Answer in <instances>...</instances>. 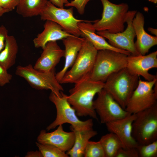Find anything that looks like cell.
Segmentation results:
<instances>
[{
  "label": "cell",
  "instance_id": "1",
  "mask_svg": "<svg viewBox=\"0 0 157 157\" xmlns=\"http://www.w3.org/2000/svg\"><path fill=\"white\" fill-rule=\"evenodd\" d=\"M104 82L95 81L86 77L75 83L67 95V100L79 117L89 116L98 120L93 107L94 98L103 88Z\"/></svg>",
  "mask_w": 157,
  "mask_h": 157
},
{
  "label": "cell",
  "instance_id": "2",
  "mask_svg": "<svg viewBox=\"0 0 157 157\" xmlns=\"http://www.w3.org/2000/svg\"><path fill=\"white\" fill-rule=\"evenodd\" d=\"M139 77L126 67L110 76L104 82L103 89L125 109L138 85Z\"/></svg>",
  "mask_w": 157,
  "mask_h": 157
},
{
  "label": "cell",
  "instance_id": "3",
  "mask_svg": "<svg viewBox=\"0 0 157 157\" xmlns=\"http://www.w3.org/2000/svg\"><path fill=\"white\" fill-rule=\"evenodd\" d=\"M58 96L51 92L49 96L50 100L55 105L56 110L55 119L46 128L49 131L57 126L65 123L71 125L70 128L78 131H83L93 128L92 119L83 121L78 117L75 110L68 101L67 95L61 92Z\"/></svg>",
  "mask_w": 157,
  "mask_h": 157
},
{
  "label": "cell",
  "instance_id": "4",
  "mask_svg": "<svg viewBox=\"0 0 157 157\" xmlns=\"http://www.w3.org/2000/svg\"><path fill=\"white\" fill-rule=\"evenodd\" d=\"M128 56L110 50L98 51L89 78L92 81L104 83L111 75L126 67Z\"/></svg>",
  "mask_w": 157,
  "mask_h": 157
},
{
  "label": "cell",
  "instance_id": "5",
  "mask_svg": "<svg viewBox=\"0 0 157 157\" xmlns=\"http://www.w3.org/2000/svg\"><path fill=\"white\" fill-rule=\"evenodd\" d=\"M84 38L81 47L71 69L65 73L61 83H75L89 77L93 68L98 51Z\"/></svg>",
  "mask_w": 157,
  "mask_h": 157
},
{
  "label": "cell",
  "instance_id": "6",
  "mask_svg": "<svg viewBox=\"0 0 157 157\" xmlns=\"http://www.w3.org/2000/svg\"><path fill=\"white\" fill-rule=\"evenodd\" d=\"M103 6L101 18L94 21L93 28L97 31H107L115 33L124 30L129 7L127 4H115L108 0H100Z\"/></svg>",
  "mask_w": 157,
  "mask_h": 157
},
{
  "label": "cell",
  "instance_id": "7",
  "mask_svg": "<svg viewBox=\"0 0 157 157\" xmlns=\"http://www.w3.org/2000/svg\"><path fill=\"white\" fill-rule=\"evenodd\" d=\"M136 114L132 125V135L138 144L157 140V103Z\"/></svg>",
  "mask_w": 157,
  "mask_h": 157
},
{
  "label": "cell",
  "instance_id": "8",
  "mask_svg": "<svg viewBox=\"0 0 157 157\" xmlns=\"http://www.w3.org/2000/svg\"><path fill=\"white\" fill-rule=\"evenodd\" d=\"M15 74L25 79L33 88L39 90H50L56 95L60 96L63 88L56 77L54 70L49 72L38 70L30 64L18 66Z\"/></svg>",
  "mask_w": 157,
  "mask_h": 157
},
{
  "label": "cell",
  "instance_id": "9",
  "mask_svg": "<svg viewBox=\"0 0 157 157\" xmlns=\"http://www.w3.org/2000/svg\"><path fill=\"white\" fill-rule=\"evenodd\" d=\"M40 15L41 20L54 22L66 32L78 37L80 36L78 24L86 21L74 17L73 7L67 9L58 7L49 1H48Z\"/></svg>",
  "mask_w": 157,
  "mask_h": 157
},
{
  "label": "cell",
  "instance_id": "10",
  "mask_svg": "<svg viewBox=\"0 0 157 157\" xmlns=\"http://www.w3.org/2000/svg\"><path fill=\"white\" fill-rule=\"evenodd\" d=\"M157 78L151 81H143L139 77L138 85L130 98L125 110L136 114L157 103V94L154 87Z\"/></svg>",
  "mask_w": 157,
  "mask_h": 157
},
{
  "label": "cell",
  "instance_id": "11",
  "mask_svg": "<svg viewBox=\"0 0 157 157\" xmlns=\"http://www.w3.org/2000/svg\"><path fill=\"white\" fill-rule=\"evenodd\" d=\"M97 94V98L93 101V107L101 123L106 124L122 119L130 113L104 89Z\"/></svg>",
  "mask_w": 157,
  "mask_h": 157
},
{
  "label": "cell",
  "instance_id": "12",
  "mask_svg": "<svg viewBox=\"0 0 157 157\" xmlns=\"http://www.w3.org/2000/svg\"><path fill=\"white\" fill-rule=\"evenodd\" d=\"M137 12L135 10L128 11L125 21L127 26L123 31L115 33L106 31H99L97 34L108 39V43L113 46L129 51L131 55H139L135 46L134 39L136 35L132 24L133 20Z\"/></svg>",
  "mask_w": 157,
  "mask_h": 157
},
{
  "label": "cell",
  "instance_id": "13",
  "mask_svg": "<svg viewBox=\"0 0 157 157\" xmlns=\"http://www.w3.org/2000/svg\"><path fill=\"white\" fill-rule=\"evenodd\" d=\"M157 67V51L147 55L128 56L126 68L132 74L143 77L146 81H151L157 75L149 72L151 69Z\"/></svg>",
  "mask_w": 157,
  "mask_h": 157
},
{
  "label": "cell",
  "instance_id": "14",
  "mask_svg": "<svg viewBox=\"0 0 157 157\" xmlns=\"http://www.w3.org/2000/svg\"><path fill=\"white\" fill-rule=\"evenodd\" d=\"M74 140V132L72 131H65L62 125L58 126L56 129L51 132L42 130L37 138V142L53 146L64 152L72 148Z\"/></svg>",
  "mask_w": 157,
  "mask_h": 157
},
{
  "label": "cell",
  "instance_id": "15",
  "mask_svg": "<svg viewBox=\"0 0 157 157\" xmlns=\"http://www.w3.org/2000/svg\"><path fill=\"white\" fill-rule=\"evenodd\" d=\"M135 117V114L129 113L123 118L105 124L108 131L120 139L124 148H136L138 144L132 133V123Z\"/></svg>",
  "mask_w": 157,
  "mask_h": 157
},
{
  "label": "cell",
  "instance_id": "16",
  "mask_svg": "<svg viewBox=\"0 0 157 157\" xmlns=\"http://www.w3.org/2000/svg\"><path fill=\"white\" fill-rule=\"evenodd\" d=\"M42 49L43 51L34 68L43 72L54 70L61 58L64 56V50L60 48L56 41L48 42Z\"/></svg>",
  "mask_w": 157,
  "mask_h": 157
},
{
  "label": "cell",
  "instance_id": "17",
  "mask_svg": "<svg viewBox=\"0 0 157 157\" xmlns=\"http://www.w3.org/2000/svg\"><path fill=\"white\" fill-rule=\"evenodd\" d=\"M144 17L140 12H137L132 21L137 40L135 46L139 55H145L152 47L157 44V37L151 35L144 28Z\"/></svg>",
  "mask_w": 157,
  "mask_h": 157
},
{
  "label": "cell",
  "instance_id": "18",
  "mask_svg": "<svg viewBox=\"0 0 157 157\" xmlns=\"http://www.w3.org/2000/svg\"><path fill=\"white\" fill-rule=\"evenodd\" d=\"M78 26L80 36L90 42L97 51L108 49L124 53L128 56L131 54L129 51L113 46L108 42L104 37L96 34V31L90 21L86 20L79 22Z\"/></svg>",
  "mask_w": 157,
  "mask_h": 157
},
{
  "label": "cell",
  "instance_id": "19",
  "mask_svg": "<svg viewBox=\"0 0 157 157\" xmlns=\"http://www.w3.org/2000/svg\"><path fill=\"white\" fill-rule=\"evenodd\" d=\"M84 38L70 36L62 40L65 47L64 57L65 62L63 69L56 74V77L60 83L69 68L72 66L81 47Z\"/></svg>",
  "mask_w": 157,
  "mask_h": 157
},
{
  "label": "cell",
  "instance_id": "20",
  "mask_svg": "<svg viewBox=\"0 0 157 157\" xmlns=\"http://www.w3.org/2000/svg\"><path fill=\"white\" fill-rule=\"evenodd\" d=\"M44 29L33 40L35 47L43 49L48 42L57 41L67 37L73 36L64 31L61 26L56 22L46 20L44 25Z\"/></svg>",
  "mask_w": 157,
  "mask_h": 157
},
{
  "label": "cell",
  "instance_id": "21",
  "mask_svg": "<svg viewBox=\"0 0 157 157\" xmlns=\"http://www.w3.org/2000/svg\"><path fill=\"white\" fill-rule=\"evenodd\" d=\"M74 133V145L66 154L71 157L83 156L84 151L89 140L97 134V131L92 129L86 131H78L70 128Z\"/></svg>",
  "mask_w": 157,
  "mask_h": 157
},
{
  "label": "cell",
  "instance_id": "22",
  "mask_svg": "<svg viewBox=\"0 0 157 157\" xmlns=\"http://www.w3.org/2000/svg\"><path fill=\"white\" fill-rule=\"evenodd\" d=\"M18 47L13 35H8L6 39L3 49L0 53V64L8 70L16 63Z\"/></svg>",
  "mask_w": 157,
  "mask_h": 157
},
{
  "label": "cell",
  "instance_id": "23",
  "mask_svg": "<svg viewBox=\"0 0 157 157\" xmlns=\"http://www.w3.org/2000/svg\"><path fill=\"white\" fill-rule=\"evenodd\" d=\"M48 0H20L16 7L17 14L24 17L40 15Z\"/></svg>",
  "mask_w": 157,
  "mask_h": 157
},
{
  "label": "cell",
  "instance_id": "24",
  "mask_svg": "<svg viewBox=\"0 0 157 157\" xmlns=\"http://www.w3.org/2000/svg\"><path fill=\"white\" fill-rule=\"evenodd\" d=\"M99 141L103 148L105 157H115L119 150L124 148L120 139L112 133L103 135Z\"/></svg>",
  "mask_w": 157,
  "mask_h": 157
},
{
  "label": "cell",
  "instance_id": "25",
  "mask_svg": "<svg viewBox=\"0 0 157 157\" xmlns=\"http://www.w3.org/2000/svg\"><path fill=\"white\" fill-rule=\"evenodd\" d=\"M36 144L43 157H69L65 152L53 146L43 144L38 142H36Z\"/></svg>",
  "mask_w": 157,
  "mask_h": 157
},
{
  "label": "cell",
  "instance_id": "26",
  "mask_svg": "<svg viewBox=\"0 0 157 157\" xmlns=\"http://www.w3.org/2000/svg\"><path fill=\"white\" fill-rule=\"evenodd\" d=\"M83 156L85 157H105L104 151L99 141H89L85 148Z\"/></svg>",
  "mask_w": 157,
  "mask_h": 157
},
{
  "label": "cell",
  "instance_id": "27",
  "mask_svg": "<svg viewBox=\"0 0 157 157\" xmlns=\"http://www.w3.org/2000/svg\"><path fill=\"white\" fill-rule=\"evenodd\" d=\"M136 148L139 157H157V140L147 144H138Z\"/></svg>",
  "mask_w": 157,
  "mask_h": 157
},
{
  "label": "cell",
  "instance_id": "28",
  "mask_svg": "<svg viewBox=\"0 0 157 157\" xmlns=\"http://www.w3.org/2000/svg\"><path fill=\"white\" fill-rule=\"evenodd\" d=\"M91 0H74L65 4L66 7H75L80 15H83L85 12V8L88 3Z\"/></svg>",
  "mask_w": 157,
  "mask_h": 157
},
{
  "label": "cell",
  "instance_id": "29",
  "mask_svg": "<svg viewBox=\"0 0 157 157\" xmlns=\"http://www.w3.org/2000/svg\"><path fill=\"white\" fill-rule=\"evenodd\" d=\"M115 157H139L136 148H122L119 150Z\"/></svg>",
  "mask_w": 157,
  "mask_h": 157
},
{
  "label": "cell",
  "instance_id": "30",
  "mask_svg": "<svg viewBox=\"0 0 157 157\" xmlns=\"http://www.w3.org/2000/svg\"><path fill=\"white\" fill-rule=\"evenodd\" d=\"M12 76L0 64V86H3L10 83Z\"/></svg>",
  "mask_w": 157,
  "mask_h": 157
},
{
  "label": "cell",
  "instance_id": "31",
  "mask_svg": "<svg viewBox=\"0 0 157 157\" xmlns=\"http://www.w3.org/2000/svg\"><path fill=\"white\" fill-rule=\"evenodd\" d=\"M20 0H0V4L4 8L10 11L16 8Z\"/></svg>",
  "mask_w": 157,
  "mask_h": 157
},
{
  "label": "cell",
  "instance_id": "32",
  "mask_svg": "<svg viewBox=\"0 0 157 157\" xmlns=\"http://www.w3.org/2000/svg\"><path fill=\"white\" fill-rule=\"evenodd\" d=\"M8 31L3 25L0 26V53L4 48L6 38L8 35Z\"/></svg>",
  "mask_w": 157,
  "mask_h": 157
},
{
  "label": "cell",
  "instance_id": "33",
  "mask_svg": "<svg viewBox=\"0 0 157 157\" xmlns=\"http://www.w3.org/2000/svg\"><path fill=\"white\" fill-rule=\"evenodd\" d=\"M51 3L56 6L63 8L65 4L69 3L68 0H49Z\"/></svg>",
  "mask_w": 157,
  "mask_h": 157
},
{
  "label": "cell",
  "instance_id": "34",
  "mask_svg": "<svg viewBox=\"0 0 157 157\" xmlns=\"http://www.w3.org/2000/svg\"><path fill=\"white\" fill-rule=\"evenodd\" d=\"M25 157H43L42 156L39 150L36 151H30L28 152Z\"/></svg>",
  "mask_w": 157,
  "mask_h": 157
},
{
  "label": "cell",
  "instance_id": "35",
  "mask_svg": "<svg viewBox=\"0 0 157 157\" xmlns=\"http://www.w3.org/2000/svg\"><path fill=\"white\" fill-rule=\"evenodd\" d=\"M10 11L9 10L3 8L0 4V17L5 13Z\"/></svg>",
  "mask_w": 157,
  "mask_h": 157
},
{
  "label": "cell",
  "instance_id": "36",
  "mask_svg": "<svg viewBox=\"0 0 157 157\" xmlns=\"http://www.w3.org/2000/svg\"><path fill=\"white\" fill-rule=\"evenodd\" d=\"M148 30L152 34H154L156 36H157V30L151 27H149L148 28Z\"/></svg>",
  "mask_w": 157,
  "mask_h": 157
},
{
  "label": "cell",
  "instance_id": "37",
  "mask_svg": "<svg viewBox=\"0 0 157 157\" xmlns=\"http://www.w3.org/2000/svg\"><path fill=\"white\" fill-rule=\"evenodd\" d=\"M147 0L155 3H157V0Z\"/></svg>",
  "mask_w": 157,
  "mask_h": 157
}]
</instances>
